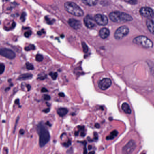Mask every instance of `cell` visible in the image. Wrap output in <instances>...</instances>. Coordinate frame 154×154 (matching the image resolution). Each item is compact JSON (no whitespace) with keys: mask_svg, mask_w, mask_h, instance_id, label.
Wrapping results in <instances>:
<instances>
[{"mask_svg":"<svg viewBox=\"0 0 154 154\" xmlns=\"http://www.w3.org/2000/svg\"><path fill=\"white\" fill-rule=\"evenodd\" d=\"M37 133L39 135V144L41 147H43L48 142L50 139V133L46 127L42 124L40 123L37 128Z\"/></svg>","mask_w":154,"mask_h":154,"instance_id":"1","label":"cell"},{"mask_svg":"<svg viewBox=\"0 0 154 154\" xmlns=\"http://www.w3.org/2000/svg\"><path fill=\"white\" fill-rule=\"evenodd\" d=\"M109 17L112 22L115 23H124L132 20V17L130 15L122 12H112L109 14Z\"/></svg>","mask_w":154,"mask_h":154,"instance_id":"2","label":"cell"},{"mask_svg":"<svg viewBox=\"0 0 154 154\" xmlns=\"http://www.w3.org/2000/svg\"><path fill=\"white\" fill-rule=\"evenodd\" d=\"M64 7L67 12L76 16H82L84 14L81 8L74 2H66L65 3Z\"/></svg>","mask_w":154,"mask_h":154,"instance_id":"3","label":"cell"},{"mask_svg":"<svg viewBox=\"0 0 154 154\" xmlns=\"http://www.w3.org/2000/svg\"><path fill=\"white\" fill-rule=\"evenodd\" d=\"M133 43L137 45L142 46L146 48H152L153 46V42L149 38L144 36H139L134 38Z\"/></svg>","mask_w":154,"mask_h":154,"instance_id":"4","label":"cell"},{"mask_svg":"<svg viewBox=\"0 0 154 154\" xmlns=\"http://www.w3.org/2000/svg\"><path fill=\"white\" fill-rule=\"evenodd\" d=\"M129 32V29L127 26H122L119 27V28L116 30L114 36L117 40H122L124 37L127 35Z\"/></svg>","mask_w":154,"mask_h":154,"instance_id":"5","label":"cell"},{"mask_svg":"<svg viewBox=\"0 0 154 154\" xmlns=\"http://www.w3.org/2000/svg\"><path fill=\"white\" fill-rule=\"evenodd\" d=\"M112 81L109 78H103L98 83V87L102 91H105L111 87Z\"/></svg>","mask_w":154,"mask_h":154,"instance_id":"6","label":"cell"},{"mask_svg":"<svg viewBox=\"0 0 154 154\" xmlns=\"http://www.w3.org/2000/svg\"><path fill=\"white\" fill-rule=\"evenodd\" d=\"M140 13L143 16L147 18H151L154 16V11L148 7H143L140 10Z\"/></svg>","mask_w":154,"mask_h":154,"instance_id":"7","label":"cell"},{"mask_svg":"<svg viewBox=\"0 0 154 154\" xmlns=\"http://www.w3.org/2000/svg\"><path fill=\"white\" fill-rule=\"evenodd\" d=\"M1 55L9 59H13L16 57V53L12 50L7 48H1Z\"/></svg>","mask_w":154,"mask_h":154,"instance_id":"8","label":"cell"},{"mask_svg":"<svg viewBox=\"0 0 154 154\" xmlns=\"http://www.w3.org/2000/svg\"><path fill=\"white\" fill-rule=\"evenodd\" d=\"M95 20L96 23L99 25H106L108 22L107 17L102 14H97L95 16Z\"/></svg>","mask_w":154,"mask_h":154,"instance_id":"9","label":"cell"},{"mask_svg":"<svg viewBox=\"0 0 154 154\" xmlns=\"http://www.w3.org/2000/svg\"><path fill=\"white\" fill-rule=\"evenodd\" d=\"M84 22L86 27L89 29L94 28L96 23L95 19H93L90 15H87L84 17Z\"/></svg>","mask_w":154,"mask_h":154,"instance_id":"10","label":"cell"},{"mask_svg":"<svg viewBox=\"0 0 154 154\" xmlns=\"http://www.w3.org/2000/svg\"><path fill=\"white\" fill-rule=\"evenodd\" d=\"M135 144L133 141H131L128 143L127 145L123 148V151L124 153H131L134 151L135 148Z\"/></svg>","mask_w":154,"mask_h":154,"instance_id":"11","label":"cell"},{"mask_svg":"<svg viewBox=\"0 0 154 154\" xmlns=\"http://www.w3.org/2000/svg\"><path fill=\"white\" fill-rule=\"evenodd\" d=\"M68 24L71 27L75 29H78L80 28L81 25L80 21L74 19H69Z\"/></svg>","mask_w":154,"mask_h":154,"instance_id":"12","label":"cell"},{"mask_svg":"<svg viewBox=\"0 0 154 154\" xmlns=\"http://www.w3.org/2000/svg\"><path fill=\"white\" fill-rule=\"evenodd\" d=\"M146 25L149 31L154 35V20L150 18L147 19L146 21Z\"/></svg>","mask_w":154,"mask_h":154,"instance_id":"13","label":"cell"},{"mask_svg":"<svg viewBox=\"0 0 154 154\" xmlns=\"http://www.w3.org/2000/svg\"><path fill=\"white\" fill-rule=\"evenodd\" d=\"M99 35L102 39H106L110 35V32L108 29L106 28H103L100 29L99 32Z\"/></svg>","mask_w":154,"mask_h":154,"instance_id":"14","label":"cell"},{"mask_svg":"<svg viewBox=\"0 0 154 154\" xmlns=\"http://www.w3.org/2000/svg\"><path fill=\"white\" fill-rule=\"evenodd\" d=\"M33 77V75L30 73H25L21 74L18 77V80L22 81V80H28L31 79Z\"/></svg>","mask_w":154,"mask_h":154,"instance_id":"15","label":"cell"},{"mask_svg":"<svg viewBox=\"0 0 154 154\" xmlns=\"http://www.w3.org/2000/svg\"><path fill=\"white\" fill-rule=\"evenodd\" d=\"M122 109L126 114H131L132 110L129 104L127 103H124L122 105Z\"/></svg>","mask_w":154,"mask_h":154,"instance_id":"16","label":"cell"},{"mask_svg":"<svg viewBox=\"0 0 154 154\" xmlns=\"http://www.w3.org/2000/svg\"><path fill=\"white\" fill-rule=\"evenodd\" d=\"M68 109L65 108H60L57 110V113L60 117H63L68 113Z\"/></svg>","mask_w":154,"mask_h":154,"instance_id":"17","label":"cell"},{"mask_svg":"<svg viewBox=\"0 0 154 154\" xmlns=\"http://www.w3.org/2000/svg\"><path fill=\"white\" fill-rule=\"evenodd\" d=\"M83 2L89 6H94L96 5L98 2V0H82Z\"/></svg>","mask_w":154,"mask_h":154,"instance_id":"18","label":"cell"},{"mask_svg":"<svg viewBox=\"0 0 154 154\" xmlns=\"http://www.w3.org/2000/svg\"><path fill=\"white\" fill-rule=\"evenodd\" d=\"M118 132L116 130L113 131L110 133V134L108 135L106 137V140H109L114 139L116 136L118 135Z\"/></svg>","mask_w":154,"mask_h":154,"instance_id":"19","label":"cell"},{"mask_svg":"<svg viewBox=\"0 0 154 154\" xmlns=\"http://www.w3.org/2000/svg\"><path fill=\"white\" fill-rule=\"evenodd\" d=\"M5 65L4 64L1 63L0 65V74L2 75L4 72L5 70Z\"/></svg>","mask_w":154,"mask_h":154,"instance_id":"20","label":"cell"},{"mask_svg":"<svg viewBox=\"0 0 154 154\" xmlns=\"http://www.w3.org/2000/svg\"><path fill=\"white\" fill-rule=\"evenodd\" d=\"M44 59V57H43V56L41 54H37L36 56V60L37 61H38V62H40V61H42Z\"/></svg>","mask_w":154,"mask_h":154,"instance_id":"21","label":"cell"},{"mask_svg":"<svg viewBox=\"0 0 154 154\" xmlns=\"http://www.w3.org/2000/svg\"><path fill=\"white\" fill-rule=\"evenodd\" d=\"M49 75L52 77V78L53 80H55L56 79L57 77V76H58L57 73L56 72H54V73H53L52 72H51L50 73H49Z\"/></svg>","mask_w":154,"mask_h":154,"instance_id":"22","label":"cell"},{"mask_svg":"<svg viewBox=\"0 0 154 154\" xmlns=\"http://www.w3.org/2000/svg\"><path fill=\"white\" fill-rule=\"evenodd\" d=\"M26 67L28 70H32L34 69V67L32 64L29 63H26Z\"/></svg>","mask_w":154,"mask_h":154,"instance_id":"23","label":"cell"},{"mask_svg":"<svg viewBox=\"0 0 154 154\" xmlns=\"http://www.w3.org/2000/svg\"><path fill=\"white\" fill-rule=\"evenodd\" d=\"M123 1L130 4L135 5L137 3V0H123Z\"/></svg>","mask_w":154,"mask_h":154,"instance_id":"24","label":"cell"},{"mask_svg":"<svg viewBox=\"0 0 154 154\" xmlns=\"http://www.w3.org/2000/svg\"><path fill=\"white\" fill-rule=\"evenodd\" d=\"M82 45L83 49V51L84 53H87L88 52V51L87 46L85 44L84 42L82 43Z\"/></svg>","mask_w":154,"mask_h":154,"instance_id":"25","label":"cell"},{"mask_svg":"<svg viewBox=\"0 0 154 154\" xmlns=\"http://www.w3.org/2000/svg\"><path fill=\"white\" fill-rule=\"evenodd\" d=\"M35 49V47L33 45H31L30 46H28V47L25 48V50L27 51H30L31 50H34Z\"/></svg>","mask_w":154,"mask_h":154,"instance_id":"26","label":"cell"},{"mask_svg":"<svg viewBox=\"0 0 154 154\" xmlns=\"http://www.w3.org/2000/svg\"><path fill=\"white\" fill-rule=\"evenodd\" d=\"M71 143H72L71 141L69 140L67 142L64 143L63 144V146L64 147H69V146L71 145Z\"/></svg>","mask_w":154,"mask_h":154,"instance_id":"27","label":"cell"},{"mask_svg":"<svg viewBox=\"0 0 154 154\" xmlns=\"http://www.w3.org/2000/svg\"><path fill=\"white\" fill-rule=\"evenodd\" d=\"M19 120V117H17V118L16 120V123H15V127H14V128L13 133H15V131H16V127L17 125V123H18Z\"/></svg>","mask_w":154,"mask_h":154,"instance_id":"28","label":"cell"},{"mask_svg":"<svg viewBox=\"0 0 154 154\" xmlns=\"http://www.w3.org/2000/svg\"><path fill=\"white\" fill-rule=\"evenodd\" d=\"M44 99L45 100H49L51 99V97L49 95H44Z\"/></svg>","mask_w":154,"mask_h":154,"instance_id":"29","label":"cell"},{"mask_svg":"<svg viewBox=\"0 0 154 154\" xmlns=\"http://www.w3.org/2000/svg\"><path fill=\"white\" fill-rule=\"evenodd\" d=\"M31 35V32H25V33L24 35H25V36L26 37H28L29 36H30V35Z\"/></svg>","mask_w":154,"mask_h":154,"instance_id":"30","label":"cell"},{"mask_svg":"<svg viewBox=\"0 0 154 154\" xmlns=\"http://www.w3.org/2000/svg\"><path fill=\"white\" fill-rule=\"evenodd\" d=\"M50 108H46V109H44V110H43V111L44 112H45V113L47 114V113L49 112H50Z\"/></svg>","mask_w":154,"mask_h":154,"instance_id":"31","label":"cell"},{"mask_svg":"<svg viewBox=\"0 0 154 154\" xmlns=\"http://www.w3.org/2000/svg\"><path fill=\"white\" fill-rule=\"evenodd\" d=\"M41 92L44 93V92H48V90H47V89L45 88H43L41 89Z\"/></svg>","mask_w":154,"mask_h":154,"instance_id":"32","label":"cell"},{"mask_svg":"<svg viewBox=\"0 0 154 154\" xmlns=\"http://www.w3.org/2000/svg\"><path fill=\"white\" fill-rule=\"evenodd\" d=\"M59 95L60 97H65V95L63 92H61V93H59Z\"/></svg>","mask_w":154,"mask_h":154,"instance_id":"33","label":"cell"},{"mask_svg":"<svg viewBox=\"0 0 154 154\" xmlns=\"http://www.w3.org/2000/svg\"><path fill=\"white\" fill-rule=\"evenodd\" d=\"M24 132H25V131H24V130H23V129H21V130L20 131V134H24Z\"/></svg>","mask_w":154,"mask_h":154,"instance_id":"34","label":"cell"},{"mask_svg":"<svg viewBox=\"0 0 154 154\" xmlns=\"http://www.w3.org/2000/svg\"><path fill=\"white\" fill-rule=\"evenodd\" d=\"M79 128L80 130H83V129H84V126H80V127H78Z\"/></svg>","mask_w":154,"mask_h":154,"instance_id":"35","label":"cell"},{"mask_svg":"<svg viewBox=\"0 0 154 154\" xmlns=\"http://www.w3.org/2000/svg\"><path fill=\"white\" fill-rule=\"evenodd\" d=\"M15 103L16 104H20V101H19V99H17L15 101Z\"/></svg>","mask_w":154,"mask_h":154,"instance_id":"36","label":"cell"},{"mask_svg":"<svg viewBox=\"0 0 154 154\" xmlns=\"http://www.w3.org/2000/svg\"><path fill=\"white\" fill-rule=\"evenodd\" d=\"M26 87H27V89H28V91H29L30 88H31V86L29 84H27Z\"/></svg>","mask_w":154,"mask_h":154,"instance_id":"37","label":"cell"},{"mask_svg":"<svg viewBox=\"0 0 154 154\" xmlns=\"http://www.w3.org/2000/svg\"><path fill=\"white\" fill-rule=\"evenodd\" d=\"M95 127H96V128H99V127H100L99 124H98V123H96L95 124Z\"/></svg>","mask_w":154,"mask_h":154,"instance_id":"38","label":"cell"},{"mask_svg":"<svg viewBox=\"0 0 154 154\" xmlns=\"http://www.w3.org/2000/svg\"><path fill=\"white\" fill-rule=\"evenodd\" d=\"M85 133H84V132H82L81 133H80V136H82V137H84V136H85Z\"/></svg>","mask_w":154,"mask_h":154,"instance_id":"39","label":"cell"},{"mask_svg":"<svg viewBox=\"0 0 154 154\" xmlns=\"http://www.w3.org/2000/svg\"><path fill=\"white\" fill-rule=\"evenodd\" d=\"M83 153H84V154L87 153V149H86V147H85V146H84V151Z\"/></svg>","mask_w":154,"mask_h":154,"instance_id":"40","label":"cell"},{"mask_svg":"<svg viewBox=\"0 0 154 154\" xmlns=\"http://www.w3.org/2000/svg\"><path fill=\"white\" fill-rule=\"evenodd\" d=\"M78 135H79V132H75V135L76 136H77Z\"/></svg>","mask_w":154,"mask_h":154,"instance_id":"41","label":"cell"},{"mask_svg":"<svg viewBox=\"0 0 154 154\" xmlns=\"http://www.w3.org/2000/svg\"><path fill=\"white\" fill-rule=\"evenodd\" d=\"M92 146H91V145H89V146H88V149L89 150H91V149H92Z\"/></svg>","mask_w":154,"mask_h":154,"instance_id":"42","label":"cell"},{"mask_svg":"<svg viewBox=\"0 0 154 154\" xmlns=\"http://www.w3.org/2000/svg\"><path fill=\"white\" fill-rule=\"evenodd\" d=\"M46 124H47V125H48L49 126H51V124L49 123V122H47V123H46Z\"/></svg>","mask_w":154,"mask_h":154,"instance_id":"43","label":"cell"},{"mask_svg":"<svg viewBox=\"0 0 154 154\" xmlns=\"http://www.w3.org/2000/svg\"><path fill=\"white\" fill-rule=\"evenodd\" d=\"M91 153H95V152L94 151H92V152H89V154H91Z\"/></svg>","mask_w":154,"mask_h":154,"instance_id":"44","label":"cell"}]
</instances>
